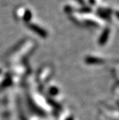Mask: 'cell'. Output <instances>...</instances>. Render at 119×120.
Here are the masks:
<instances>
[{"instance_id": "obj_1", "label": "cell", "mask_w": 119, "mask_h": 120, "mask_svg": "<svg viewBox=\"0 0 119 120\" xmlns=\"http://www.w3.org/2000/svg\"><path fill=\"white\" fill-rule=\"evenodd\" d=\"M29 27L31 29L32 31L35 32L36 34H37L38 35H40V37H47V31L45 30L44 29H43L40 26H37L36 24H32V23H29Z\"/></svg>"}, {"instance_id": "obj_8", "label": "cell", "mask_w": 119, "mask_h": 120, "mask_svg": "<svg viewBox=\"0 0 119 120\" xmlns=\"http://www.w3.org/2000/svg\"><path fill=\"white\" fill-rule=\"evenodd\" d=\"M76 1H77L78 2H79V3L82 4V5L84 4V1H83V0H76Z\"/></svg>"}, {"instance_id": "obj_7", "label": "cell", "mask_w": 119, "mask_h": 120, "mask_svg": "<svg viewBox=\"0 0 119 120\" xmlns=\"http://www.w3.org/2000/svg\"><path fill=\"white\" fill-rule=\"evenodd\" d=\"M115 14L116 17H117L118 19H119V11H116V12H115Z\"/></svg>"}, {"instance_id": "obj_6", "label": "cell", "mask_w": 119, "mask_h": 120, "mask_svg": "<svg viewBox=\"0 0 119 120\" xmlns=\"http://www.w3.org/2000/svg\"><path fill=\"white\" fill-rule=\"evenodd\" d=\"M64 10H65V12H71L72 11H73V9L72 8L71 6H67L65 7V9H64Z\"/></svg>"}, {"instance_id": "obj_9", "label": "cell", "mask_w": 119, "mask_h": 120, "mask_svg": "<svg viewBox=\"0 0 119 120\" xmlns=\"http://www.w3.org/2000/svg\"><path fill=\"white\" fill-rule=\"evenodd\" d=\"M90 3H91V4H94L95 3V1H94V0H90Z\"/></svg>"}, {"instance_id": "obj_2", "label": "cell", "mask_w": 119, "mask_h": 120, "mask_svg": "<svg viewBox=\"0 0 119 120\" xmlns=\"http://www.w3.org/2000/svg\"><path fill=\"white\" fill-rule=\"evenodd\" d=\"M111 11L112 10L109 9H102V8H100L97 9V14L102 19H105L106 20H109L110 19V14L111 13Z\"/></svg>"}, {"instance_id": "obj_5", "label": "cell", "mask_w": 119, "mask_h": 120, "mask_svg": "<svg viewBox=\"0 0 119 120\" xmlns=\"http://www.w3.org/2000/svg\"><path fill=\"white\" fill-rule=\"evenodd\" d=\"M86 22L88 23L90 26H97L98 25L96 22H94V21H91V20H86Z\"/></svg>"}, {"instance_id": "obj_4", "label": "cell", "mask_w": 119, "mask_h": 120, "mask_svg": "<svg viewBox=\"0 0 119 120\" xmlns=\"http://www.w3.org/2000/svg\"><path fill=\"white\" fill-rule=\"evenodd\" d=\"M78 12H80V13H89V12H91V9H90V7L87 6H83L80 9H78Z\"/></svg>"}, {"instance_id": "obj_3", "label": "cell", "mask_w": 119, "mask_h": 120, "mask_svg": "<svg viewBox=\"0 0 119 120\" xmlns=\"http://www.w3.org/2000/svg\"><path fill=\"white\" fill-rule=\"evenodd\" d=\"M109 34H110V29L109 28H105V29L103 30L102 34H101V37L99 38V43L100 44L103 45L107 42V40L108 39V37H109Z\"/></svg>"}]
</instances>
